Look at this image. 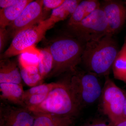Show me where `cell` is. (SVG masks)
I'll use <instances>...</instances> for the list:
<instances>
[{
  "mask_svg": "<svg viewBox=\"0 0 126 126\" xmlns=\"http://www.w3.org/2000/svg\"><path fill=\"white\" fill-rule=\"evenodd\" d=\"M65 0H43V6L47 10H54L59 7Z\"/></svg>",
  "mask_w": 126,
  "mask_h": 126,
  "instance_id": "603a6c76",
  "label": "cell"
},
{
  "mask_svg": "<svg viewBox=\"0 0 126 126\" xmlns=\"http://www.w3.org/2000/svg\"><path fill=\"white\" fill-rule=\"evenodd\" d=\"M24 91L22 84L0 83V101L26 108L24 102Z\"/></svg>",
  "mask_w": 126,
  "mask_h": 126,
  "instance_id": "7c38bea8",
  "label": "cell"
},
{
  "mask_svg": "<svg viewBox=\"0 0 126 126\" xmlns=\"http://www.w3.org/2000/svg\"><path fill=\"white\" fill-rule=\"evenodd\" d=\"M19 68L22 80L27 86L32 87L43 83V79L40 74L38 67L30 66Z\"/></svg>",
  "mask_w": 126,
  "mask_h": 126,
  "instance_id": "e0dca14e",
  "label": "cell"
},
{
  "mask_svg": "<svg viewBox=\"0 0 126 126\" xmlns=\"http://www.w3.org/2000/svg\"><path fill=\"white\" fill-rule=\"evenodd\" d=\"M18 0H0V7L2 9L9 7L15 4Z\"/></svg>",
  "mask_w": 126,
  "mask_h": 126,
  "instance_id": "d4e9b609",
  "label": "cell"
},
{
  "mask_svg": "<svg viewBox=\"0 0 126 126\" xmlns=\"http://www.w3.org/2000/svg\"><path fill=\"white\" fill-rule=\"evenodd\" d=\"M116 126H126V120L121 122Z\"/></svg>",
  "mask_w": 126,
  "mask_h": 126,
  "instance_id": "83f0119b",
  "label": "cell"
},
{
  "mask_svg": "<svg viewBox=\"0 0 126 126\" xmlns=\"http://www.w3.org/2000/svg\"><path fill=\"white\" fill-rule=\"evenodd\" d=\"M39 53V50L33 47L20 55L18 59L19 67H38Z\"/></svg>",
  "mask_w": 126,
  "mask_h": 126,
  "instance_id": "ffe728a7",
  "label": "cell"
},
{
  "mask_svg": "<svg viewBox=\"0 0 126 126\" xmlns=\"http://www.w3.org/2000/svg\"><path fill=\"white\" fill-rule=\"evenodd\" d=\"M81 43L78 39L69 36L61 37L52 42L48 47L53 59L50 77H57L76 70L81 62L84 48Z\"/></svg>",
  "mask_w": 126,
  "mask_h": 126,
  "instance_id": "7a4b0ae2",
  "label": "cell"
},
{
  "mask_svg": "<svg viewBox=\"0 0 126 126\" xmlns=\"http://www.w3.org/2000/svg\"><path fill=\"white\" fill-rule=\"evenodd\" d=\"M81 126H115L109 119L96 118L87 120Z\"/></svg>",
  "mask_w": 126,
  "mask_h": 126,
  "instance_id": "7402d4cb",
  "label": "cell"
},
{
  "mask_svg": "<svg viewBox=\"0 0 126 126\" xmlns=\"http://www.w3.org/2000/svg\"><path fill=\"white\" fill-rule=\"evenodd\" d=\"M65 79L79 109L91 105L101 97L103 88L98 75L90 72L78 73L76 70Z\"/></svg>",
  "mask_w": 126,
  "mask_h": 126,
  "instance_id": "277c9868",
  "label": "cell"
},
{
  "mask_svg": "<svg viewBox=\"0 0 126 126\" xmlns=\"http://www.w3.org/2000/svg\"><path fill=\"white\" fill-rule=\"evenodd\" d=\"M8 31L6 28H0V51L2 52L4 47L7 36Z\"/></svg>",
  "mask_w": 126,
  "mask_h": 126,
  "instance_id": "cb8c5ba5",
  "label": "cell"
},
{
  "mask_svg": "<svg viewBox=\"0 0 126 126\" xmlns=\"http://www.w3.org/2000/svg\"><path fill=\"white\" fill-rule=\"evenodd\" d=\"M33 113L34 121L33 126H52L65 121L69 118H72L63 117L49 113Z\"/></svg>",
  "mask_w": 126,
  "mask_h": 126,
  "instance_id": "d6986e66",
  "label": "cell"
},
{
  "mask_svg": "<svg viewBox=\"0 0 126 126\" xmlns=\"http://www.w3.org/2000/svg\"><path fill=\"white\" fill-rule=\"evenodd\" d=\"M47 31L40 23L18 32L13 37L10 45L3 55L4 59L20 55L34 47Z\"/></svg>",
  "mask_w": 126,
  "mask_h": 126,
  "instance_id": "52a82bcc",
  "label": "cell"
},
{
  "mask_svg": "<svg viewBox=\"0 0 126 126\" xmlns=\"http://www.w3.org/2000/svg\"><path fill=\"white\" fill-rule=\"evenodd\" d=\"M112 36L107 34L86 43L81 62L88 72L99 76L109 75L119 51Z\"/></svg>",
  "mask_w": 126,
  "mask_h": 126,
  "instance_id": "6da1fadb",
  "label": "cell"
},
{
  "mask_svg": "<svg viewBox=\"0 0 126 126\" xmlns=\"http://www.w3.org/2000/svg\"><path fill=\"white\" fill-rule=\"evenodd\" d=\"M30 0H18L16 3L0 10V27L6 28L19 17L25 7L32 1Z\"/></svg>",
  "mask_w": 126,
  "mask_h": 126,
  "instance_id": "5bb4252c",
  "label": "cell"
},
{
  "mask_svg": "<svg viewBox=\"0 0 126 126\" xmlns=\"http://www.w3.org/2000/svg\"><path fill=\"white\" fill-rule=\"evenodd\" d=\"M73 118H69L65 121L52 126H70L73 123Z\"/></svg>",
  "mask_w": 126,
  "mask_h": 126,
  "instance_id": "484cf974",
  "label": "cell"
},
{
  "mask_svg": "<svg viewBox=\"0 0 126 126\" xmlns=\"http://www.w3.org/2000/svg\"><path fill=\"white\" fill-rule=\"evenodd\" d=\"M28 109L33 113H49L74 118L81 110L65 79L56 82L42 103Z\"/></svg>",
  "mask_w": 126,
  "mask_h": 126,
  "instance_id": "3957f363",
  "label": "cell"
},
{
  "mask_svg": "<svg viewBox=\"0 0 126 126\" xmlns=\"http://www.w3.org/2000/svg\"><path fill=\"white\" fill-rule=\"evenodd\" d=\"M39 52L38 68L41 76L44 79L52 71L53 59L48 47L39 50Z\"/></svg>",
  "mask_w": 126,
  "mask_h": 126,
  "instance_id": "ac0fdd59",
  "label": "cell"
},
{
  "mask_svg": "<svg viewBox=\"0 0 126 126\" xmlns=\"http://www.w3.org/2000/svg\"><path fill=\"white\" fill-rule=\"evenodd\" d=\"M101 98L103 112L115 126L126 120L123 113L124 90L117 86L109 75L106 77Z\"/></svg>",
  "mask_w": 126,
  "mask_h": 126,
  "instance_id": "8992f818",
  "label": "cell"
},
{
  "mask_svg": "<svg viewBox=\"0 0 126 126\" xmlns=\"http://www.w3.org/2000/svg\"><path fill=\"white\" fill-rule=\"evenodd\" d=\"M126 94V99L124 103V108H123V113L124 119L126 120V91L124 90Z\"/></svg>",
  "mask_w": 126,
  "mask_h": 126,
  "instance_id": "4316f807",
  "label": "cell"
},
{
  "mask_svg": "<svg viewBox=\"0 0 126 126\" xmlns=\"http://www.w3.org/2000/svg\"></svg>",
  "mask_w": 126,
  "mask_h": 126,
  "instance_id": "f1b7e54d",
  "label": "cell"
},
{
  "mask_svg": "<svg viewBox=\"0 0 126 126\" xmlns=\"http://www.w3.org/2000/svg\"><path fill=\"white\" fill-rule=\"evenodd\" d=\"M101 4L97 0L81 1L74 12L70 17L68 26H70L80 22L94 11L101 7Z\"/></svg>",
  "mask_w": 126,
  "mask_h": 126,
  "instance_id": "9a60e30c",
  "label": "cell"
},
{
  "mask_svg": "<svg viewBox=\"0 0 126 126\" xmlns=\"http://www.w3.org/2000/svg\"><path fill=\"white\" fill-rule=\"evenodd\" d=\"M56 84V82L43 83L32 87L24 91V98L34 94H41L48 93Z\"/></svg>",
  "mask_w": 126,
  "mask_h": 126,
  "instance_id": "44dd1931",
  "label": "cell"
},
{
  "mask_svg": "<svg viewBox=\"0 0 126 126\" xmlns=\"http://www.w3.org/2000/svg\"><path fill=\"white\" fill-rule=\"evenodd\" d=\"M68 26L78 40L85 43L109 34L107 20L101 7L80 22Z\"/></svg>",
  "mask_w": 126,
  "mask_h": 126,
  "instance_id": "5b68a950",
  "label": "cell"
},
{
  "mask_svg": "<svg viewBox=\"0 0 126 126\" xmlns=\"http://www.w3.org/2000/svg\"><path fill=\"white\" fill-rule=\"evenodd\" d=\"M33 113L26 108L0 101V126H33Z\"/></svg>",
  "mask_w": 126,
  "mask_h": 126,
  "instance_id": "ba28073f",
  "label": "cell"
},
{
  "mask_svg": "<svg viewBox=\"0 0 126 126\" xmlns=\"http://www.w3.org/2000/svg\"><path fill=\"white\" fill-rule=\"evenodd\" d=\"M43 0L32 1L26 6L16 19L10 26L8 34L14 37L19 32L38 24L42 21Z\"/></svg>",
  "mask_w": 126,
  "mask_h": 126,
  "instance_id": "9c48e42d",
  "label": "cell"
},
{
  "mask_svg": "<svg viewBox=\"0 0 126 126\" xmlns=\"http://www.w3.org/2000/svg\"><path fill=\"white\" fill-rule=\"evenodd\" d=\"M20 70L15 62L2 60L0 62V83H13L22 84Z\"/></svg>",
  "mask_w": 126,
  "mask_h": 126,
  "instance_id": "4fadbf2b",
  "label": "cell"
},
{
  "mask_svg": "<svg viewBox=\"0 0 126 126\" xmlns=\"http://www.w3.org/2000/svg\"><path fill=\"white\" fill-rule=\"evenodd\" d=\"M112 69L114 78L126 84V36L123 45L115 59Z\"/></svg>",
  "mask_w": 126,
  "mask_h": 126,
  "instance_id": "2e32d148",
  "label": "cell"
},
{
  "mask_svg": "<svg viewBox=\"0 0 126 126\" xmlns=\"http://www.w3.org/2000/svg\"><path fill=\"white\" fill-rule=\"evenodd\" d=\"M81 0H65L60 6L53 10L48 18L42 20L41 23L46 30L59 21L70 17Z\"/></svg>",
  "mask_w": 126,
  "mask_h": 126,
  "instance_id": "8fae6325",
  "label": "cell"
},
{
  "mask_svg": "<svg viewBox=\"0 0 126 126\" xmlns=\"http://www.w3.org/2000/svg\"><path fill=\"white\" fill-rule=\"evenodd\" d=\"M109 26V34L113 35L121 30L126 21V7L119 1L106 0L101 5Z\"/></svg>",
  "mask_w": 126,
  "mask_h": 126,
  "instance_id": "30bf717a",
  "label": "cell"
}]
</instances>
